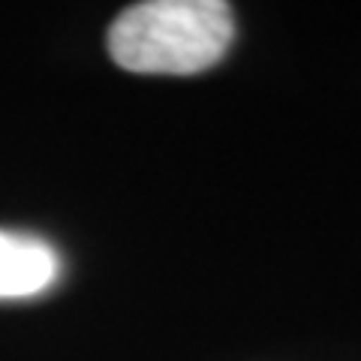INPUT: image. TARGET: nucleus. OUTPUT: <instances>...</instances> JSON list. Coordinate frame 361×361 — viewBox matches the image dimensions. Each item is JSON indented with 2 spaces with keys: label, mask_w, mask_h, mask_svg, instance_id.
I'll return each mask as SVG.
<instances>
[{
  "label": "nucleus",
  "mask_w": 361,
  "mask_h": 361,
  "mask_svg": "<svg viewBox=\"0 0 361 361\" xmlns=\"http://www.w3.org/2000/svg\"><path fill=\"white\" fill-rule=\"evenodd\" d=\"M235 37L232 6L223 0H145L109 27V54L145 75H196L217 63Z\"/></svg>",
  "instance_id": "1"
},
{
  "label": "nucleus",
  "mask_w": 361,
  "mask_h": 361,
  "mask_svg": "<svg viewBox=\"0 0 361 361\" xmlns=\"http://www.w3.org/2000/svg\"><path fill=\"white\" fill-rule=\"evenodd\" d=\"M58 250L27 232L0 229V298H33L58 283Z\"/></svg>",
  "instance_id": "2"
}]
</instances>
